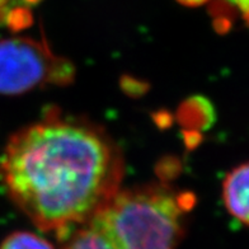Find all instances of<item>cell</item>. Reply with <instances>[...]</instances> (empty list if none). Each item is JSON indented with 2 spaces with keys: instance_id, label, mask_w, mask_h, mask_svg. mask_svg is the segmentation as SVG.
<instances>
[{
  "instance_id": "obj_9",
  "label": "cell",
  "mask_w": 249,
  "mask_h": 249,
  "mask_svg": "<svg viewBox=\"0 0 249 249\" xmlns=\"http://www.w3.org/2000/svg\"><path fill=\"white\" fill-rule=\"evenodd\" d=\"M7 1L8 0H0V9H1V8H4V5L7 4Z\"/></svg>"
},
{
  "instance_id": "obj_6",
  "label": "cell",
  "mask_w": 249,
  "mask_h": 249,
  "mask_svg": "<svg viewBox=\"0 0 249 249\" xmlns=\"http://www.w3.org/2000/svg\"><path fill=\"white\" fill-rule=\"evenodd\" d=\"M0 19L7 22L8 26L16 31L30 26V23L32 22V16H31L30 10L26 8H14L8 12L7 16L0 13Z\"/></svg>"
},
{
  "instance_id": "obj_1",
  "label": "cell",
  "mask_w": 249,
  "mask_h": 249,
  "mask_svg": "<svg viewBox=\"0 0 249 249\" xmlns=\"http://www.w3.org/2000/svg\"><path fill=\"white\" fill-rule=\"evenodd\" d=\"M8 194L42 231L60 236L88 221L120 191L124 165L116 142L97 124L56 111L8 142Z\"/></svg>"
},
{
  "instance_id": "obj_8",
  "label": "cell",
  "mask_w": 249,
  "mask_h": 249,
  "mask_svg": "<svg viewBox=\"0 0 249 249\" xmlns=\"http://www.w3.org/2000/svg\"><path fill=\"white\" fill-rule=\"evenodd\" d=\"M178 3H180L182 5H186V7H200L203 5L205 3H209V0H177Z\"/></svg>"
},
{
  "instance_id": "obj_10",
  "label": "cell",
  "mask_w": 249,
  "mask_h": 249,
  "mask_svg": "<svg viewBox=\"0 0 249 249\" xmlns=\"http://www.w3.org/2000/svg\"><path fill=\"white\" fill-rule=\"evenodd\" d=\"M26 3H31V4H35V3H38L39 0H24Z\"/></svg>"
},
{
  "instance_id": "obj_7",
  "label": "cell",
  "mask_w": 249,
  "mask_h": 249,
  "mask_svg": "<svg viewBox=\"0 0 249 249\" xmlns=\"http://www.w3.org/2000/svg\"><path fill=\"white\" fill-rule=\"evenodd\" d=\"M233 3H235L239 12L242 13L244 22H248V0H233Z\"/></svg>"
},
{
  "instance_id": "obj_3",
  "label": "cell",
  "mask_w": 249,
  "mask_h": 249,
  "mask_svg": "<svg viewBox=\"0 0 249 249\" xmlns=\"http://www.w3.org/2000/svg\"><path fill=\"white\" fill-rule=\"evenodd\" d=\"M75 69L71 62L31 38L0 41V94H22L41 84H68Z\"/></svg>"
},
{
  "instance_id": "obj_5",
  "label": "cell",
  "mask_w": 249,
  "mask_h": 249,
  "mask_svg": "<svg viewBox=\"0 0 249 249\" xmlns=\"http://www.w3.org/2000/svg\"><path fill=\"white\" fill-rule=\"evenodd\" d=\"M0 249H53V244L30 231H17L7 236Z\"/></svg>"
},
{
  "instance_id": "obj_2",
  "label": "cell",
  "mask_w": 249,
  "mask_h": 249,
  "mask_svg": "<svg viewBox=\"0 0 249 249\" xmlns=\"http://www.w3.org/2000/svg\"><path fill=\"white\" fill-rule=\"evenodd\" d=\"M190 200L160 184L118 191L64 249H177Z\"/></svg>"
},
{
  "instance_id": "obj_4",
  "label": "cell",
  "mask_w": 249,
  "mask_h": 249,
  "mask_svg": "<svg viewBox=\"0 0 249 249\" xmlns=\"http://www.w3.org/2000/svg\"><path fill=\"white\" fill-rule=\"evenodd\" d=\"M248 164L234 168L224 180V202L231 216L248 224Z\"/></svg>"
}]
</instances>
